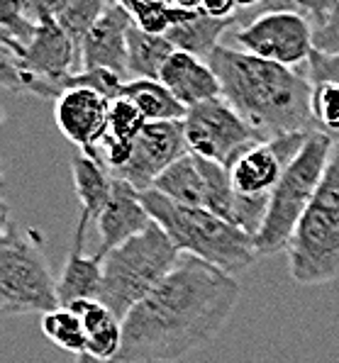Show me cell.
<instances>
[{"label": "cell", "instance_id": "cell-1", "mask_svg": "<svg viewBox=\"0 0 339 363\" xmlns=\"http://www.w3.org/2000/svg\"><path fill=\"white\" fill-rule=\"evenodd\" d=\"M240 293L235 276L183 254L166 281L125 317L115 363H179L218 337Z\"/></svg>", "mask_w": 339, "mask_h": 363}, {"label": "cell", "instance_id": "cell-2", "mask_svg": "<svg viewBox=\"0 0 339 363\" xmlns=\"http://www.w3.org/2000/svg\"><path fill=\"white\" fill-rule=\"evenodd\" d=\"M208 64L220 81L222 98L261 142L286 134H315L308 76L232 47H218Z\"/></svg>", "mask_w": 339, "mask_h": 363}, {"label": "cell", "instance_id": "cell-3", "mask_svg": "<svg viewBox=\"0 0 339 363\" xmlns=\"http://www.w3.org/2000/svg\"><path fill=\"white\" fill-rule=\"evenodd\" d=\"M140 198L152 220L169 234L181 254L196 256L227 276L242 273L259 259L257 242L210 210L176 205L157 191H144Z\"/></svg>", "mask_w": 339, "mask_h": 363}, {"label": "cell", "instance_id": "cell-4", "mask_svg": "<svg viewBox=\"0 0 339 363\" xmlns=\"http://www.w3.org/2000/svg\"><path fill=\"white\" fill-rule=\"evenodd\" d=\"M181 256L169 234L152 222L140 237L130 239L103 259L100 303L108 305L113 315L125 322V317L179 266Z\"/></svg>", "mask_w": 339, "mask_h": 363}, {"label": "cell", "instance_id": "cell-5", "mask_svg": "<svg viewBox=\"0 0 339 363\" xmlns=\"http://www.w3.org/2000/svg\"><path fill=\"white\" fill-rule=\"evenodd\" d=\"M286 251L291 276L300 286H325L339 278V144Z\"/></svg>", "mask_w": 339, "mask_h": 363}, {"label": "cell", "instance_id": "cell-6", "mask_svg": "<svg viewBox=\"0 0 339 363\" xmlns=\"http://www.w3.org/2000/svg\"><path fill=\"white\" fill-rule=\"evenodd\" d=\"M59 278L42 251L37 232H20L10 222V210L3 208L0 234V312L3 315H32L57 310Z\"/></svg>", "mask_w": 339, "mask_h": 363}, {"label": "cell", "instance_id": "cell-7", "mask_svg": "<svg viewBox=\"0 0 339 363\" xmlns=\"http://www.w3.org/2000/svg\"><path fill=\"white\" fill-rule=\"evenodd\" d=\"M332 149H335V142L327 139L325 134H310L303 152L281 176L279 186L271 193L269 215L257 237L259 256H274L288 249L300 220L318 195Z\"/></svg>", "mask_w": 339, "mask_h": 363}, {"label": "cell", "instance_id": "cell-8", "mask_svg": "<svg viewBox=\"0 0 339 363\" xmlns=\"http://www.w3.org/2000/svg\"><path fill=\"white\" fill-rule=\"evenodd\" d=\"M240 52L293 69L313 57V27L298 3L261 5V13L235 32Z\"/></svg>", "mask_w": 339, "mask_h": 363}, {"label": "cell", "instance_id": "cell-9", "mask_svg": "<svg viewBox=\"0 0 339 363\" xmlns=\"http://www.w3.org/2000/svg\"><path fill=\"white\" fill-rule=\"evenodd\" d=\"M183 132L188 152L213 164H222L225 169H230L249 147L261 142L225 98L208 100L188 110Z\"/></svg>", "mask_w": 339, "mask_h": 363}, {"label": "cell", "instance_id": "cell-10", "mask_svg": "<svg viewBox=\"0 0 339 363\" xmlns=\"http://www.w3.org/2000/svg\"><path fill=\"white\" fill-rule=\"evenodd\" d=\"M188 152L186 144V132H183V120L181 122H147V127L142 130L140 139L135 144L130 161L122 169L110 171L113 178L125 181L135 188L137 193L152 191L154 183L159 181V176L166 169L183 159Z\"/></svg>", "mask_w": 339, "mask_h": 363}, {"label": "cell", "instance_id": "cell-11", "mask_svg": "<svg viewBox=\"0 0 339 363\" xmlns=\"http://www.w3.org/2000/svg\"><path fill=\"white\" fill-rule=\"evenodd\" d=\"M310 134H286L257 142L230 166L232 186L240 195H271L281 176L303 152Z\"/></svg>", "mask_w": 339, "mask_h": 363}, {"label": "cell", "instance_id": "cell-12", "mask_svg": "<svg viewBox=\"0 0 339 363\" xmlns=\"http://www.w3.org/2000/svg\"><path fill=\"white\" fill-rule=\"evenodd\" d=\"M110 108L113 103L98 93L86 88H69L54 105V117L61 134L79 152L98 154L100 142L108 132Z\"/></svg>", "mask_w": 339, "mask_h": 363}, {"label": "cell", "instance_id": "cell-13", "mask_svg": "<svg viewBox=\"0 0 339 363\" xmlns=\"http://www.w3.org/2000/svg\"><path fill=\"white\" fill-rule=\"evenodd\" d=\"M132 25L135 22L122 3L105 5L103 15L83 42V71L105 69L118 74L125 83H130V76H127V35H130Z\"/></svg>", "mask_w": 339, "mask_h": 363}, {"label": "cell", "instance_id": "cell-14", "mask_svg": "<svg viewBox=\"0 0 339 363\" xmlns=\"http://www.w3.org/2000/svg\"><path fill=\"white\" fill-rule=\"evenodd\" d=\"M152 215L144 208L140 193L125 181L115 178L113 183V195L110 203L105 205L103 215L98 217V259H105L110 251H115L122 244H127L130 239L140 237V234L152 225Z\"/></svg>", "mask_w": 339, "mask_h": 363}, {"label": "cell", "instance_id": "cell-15", "mask_svg": "<svg viewBox=\"0 0 339 363\" xmlns=\"http://www.w3.org/2000/svg\"><path fill=\"white\" fill-rule=\"evenodd\" d=\"M88 225H91V220L81 215L74 232V244H71L66 264L59 273L57 293L61 307H74L76 303H83V300H100V290H103V259H98L96 254H83Z\"/></svg>", "mask_w": 339, "mask_h": 363}, {"label": "cell", "instance_id": "cell-16", "mask_svg": "<svg viewBox=\"0 0 339 363\" xmlns=\"http://www.w3.org/2000/svg\"><path fill=\"white\" fill-rule=\"evenodd\" d=\"M159 81L169 88L171 96L186 110L208 103V100L222 98V88L213 66L205 59H198L186 52H174V57L166 61Z\"/></svg>", "mask_w": 339, "mask_h": 363}, {"label": "cell", "instance_id": "cell-17", "mask_svg": "<svg viewBox=\"0 0 339 363\" xmlns=\"http://www.w3.org/2000/svg\"><path fill=\"white\" fill-rule=\"evenodd\" d=\"M310 113L318 134L339 144V59L313 52L308 59Z\"/></svg>", "mask_w": 339, "mask_h": 363}, {"label": "cell", "instance_id": "cell-18", "mask_svg": "<svg viewBox=\"0 0 339 363\" xmlns=\"http://www.w3.org/2000/svg\"><path fill=\"white\" fill-rule=\"evenodd\" d=\"M71 176H74L76 198L81 203V215L98 222L113 195V173L103 164L100 154H86L76 149V154L71 156Z\"/></svg>", "mask_w": 339, "mask_h": 363}, {"label": "cell", "instance_id": "cell-19", "mask_svg": "<svg viewBox=\"0 0 339 363\" xmlns=\"http://www.w3.org/2000/svg\"><path fill=\"white\" fill-rule=\"evenodd\" d=\"M147 127V120L142 117L140 110L130 103V100L120 98L110 108V122L108 132H105L103 142H100V159L110 171H118L130 161L135 144L140 139L142 130Z\"/></svg>", "mask_w": 339, "mask_h": 363}, {"label": "cell", "instance_id": "cell-20", "mask_svg": "<svg viewBox=\"0 0 339 363\" xmlns=\"http://www.w3.org/2000/svg\"><path fill=\"white\" fill-rule=\"evenodd\" d=\"M71 310L79 312L83 327H86V354L103 363L118 361L122 351V320H118L113 310L100 300H83Z\"/></svg>", "mask_w": 339, "mask_h": 363}, {"label": "cell", "instance_id": "cell-21", "mask_svg": "<svg viewBox=\"0 0 339 363\" xmlns=\"http://www.w3.org/2000/svg\"><path fill=\"white\" fill-rule=\"evenodd\" d=\"M186 3V0H183ZM191 8V15L186 20L179 22L174 30L166 35L171 44H174L176 52L193 54L198 59L208 61L213 57V52L220 44V37L235 25V20H215L200 10V3H186Z\"/></svg>", "mask_w": 339, "mask_h": 363}, {"label": "cell", "instance_id": "cell-22", "mask_svg": "<svg viewBox=\"0 0 339 363\" xmlns=\"http://www.w3.org/2000/svg\"><path fill=\"white\" fill-rule=\"evenodd\" d=\"M152 191L161 193L164 198H169L176 205L205 210V181H203L198 156L186 154L183 159L176 161L171 169L161 173Z\"/></svg>", "mask_w": 339, "mask_h": 363}, {"label": "cell", "instance_id": "cell-23", "mask_svg": "<svg viewBox=\"0 0 339 363\" xmlns=\"http://www.w3.org/2000/svg\"><path fill=\"white\" fill-rule=\"evenodd\" d=\"M120 98L130 100L147 122H181L188 115V110L171 96V91L161 81L135 78L125 83Z\"/></svg>", "mask_w": 339, "mask_h": 363}, {"label": "cell", "instance_id": "cell-24", "mask_svg": "<svg viewBox=\"0 0 339 363\" xmlns=\"http://www.w3.org/2000/svg\"><path fill=\"white\" fill-rule=\"evenodd\" d=\"M174 44L166 37L147 35L140 27L132 25L130 35H127V76L130 81L135 78L159 81L166 61L174 57Z\"/></svg>", "mask_w": 339, "mask_h": 363}, {"label": "cell", "instance_id": "cell-25", "mask_svg": "<svg viewBox=\"0 0 339 363\" xmlns=\"http://www.w3.org/2000/svg\"><path fill=\"white\" fill-rule=\"evenodd\" d=\"M298 10L313 27L315 52L339 59V0L298 3Z\"/></svg>", "mask_w": 339, "mask_h": 363}, {"label": "cell", "instance_id": "cell-26", "mask_svg": "<svg viewBox=\"0 0 339 363\" xmlns=\"http://www.w3.org/2000/svg\"><path fill=\"white\" fill-rule=\"evenodd\" d=\"M105 5L108 3H96V0H59V3H54V20L66 32V37L74 42L79 54L83 52V42H86L88 32L103 15Z\"/></svg>", "mask_w": 339, "mask_h": 363}, {"label": "cell", "instance_id": "cell-27", "mask_svg": "<svg viewBox=\"0 0 339 363\" xmlns=\"http://www.w3.org/2000/svg\"><path fill=\"white\" fill-rule=\"evenodd\" d=\"M135 27L154 37H166L179 22L191 15L186 3H122Z\"/></svg>", "mask_w": 339, "mask_h": 363}, {"label": "cell", "instance_id": "cell-28", "mask_svg": "<svg viewBox=\"0 0 339 363\" xmlns=\"http://www.w3.org/2000/svg\"><path fill=\"white\" fill-rule=\"evenodd\" d=\"M42 334L54 346L69 351V354H86V327H83L79 312H74L71 307H57V310L42 315Z\"/></svg>", "mask_w": 339, "mask_h": 363}, {"label": "cell", "instance_id": "cell-29", "mask_svg": "<svg viewBox=\"0 0 339 363\" xmlns=\"http://www.w3.org/2000/svg\"><path fill=\"white\" fill-rule=\"evenodd\" d=\"M237 193V191H235ZM271 205V195H240L235 198V208H232V225L240 227L244 234L257 242L261 227L266 222Z\"/></svg>", "mask_w": 339, "mask_h": 363}, {"label": "cell", "instance_id": "cell-30", "mask_svg": "<svg viewBox=\"0 0 339 363\" xmlns=\"http://www.w3.org/2000/svg\"><path fill=\"white\" fill-rule=\"evenodd\" d=\"M69 88H86V91H93L98 96L108 98L110 103L120 100L122 96V88H125V81L113 74V71H105V69H96V71H81L69 81ZM66 88V91H69Z\"/></svg>", "mask_w": 339, "mask_h": 363}, {"label": "cell", "instance_id": "cell-31", "mask_svg": "<svg viewBox=\"0 0 339 363\" xmlns=\"http://www.w3.org/2000/svg\"><path fill=\"white\" fill-rule=\"evenodd\" d=\"M74 363H103V361H96L93 356H88V354H81V356H76Z\"/></svg>", "mask_w": 339, "mask_h": 363}]
</instances>
